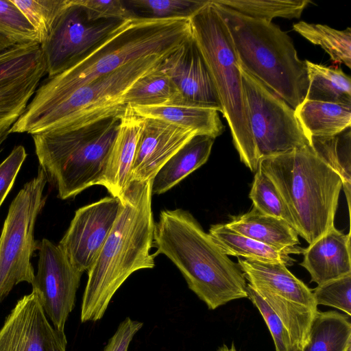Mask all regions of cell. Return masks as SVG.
<instances>
[{
  "label": "cell",
  "mask_w": 351,
  "mask_h": 351,
  "mask_svg": "<svg viewBox=\"0 0 351 351\" xmlns=\"http://www.w3.org/2000/svg\"><path fill=\"white\" fill-rule=\"evenodd\" d=\"M152 180L132 182L121 199V210L88 272L82 322L101 319L116 291L134 272L155 266L151 254L155 222Z\"/></svg>",
  "instance_id": "cell-1"
},
{
  "label": "cell",
  "mask_w": 351,
  "mask_h": 351,
  "mask_svg": "<svg viewBox=\"0 0 351 351\" xmlns=\"http://www.w3.org/2000/svg\"><path fill=\"white\" fill-rule=\"evenodd\" d=\"M153 247L154 255L169 258L208 309L247 298V283L239 265L221 252L189 211L162 210L155 223Z\"/></svg>",
  "instance_id": "cell-2"
},
{
  "label": "cell",
  "mask_w": 351,
  "mask_h": 351,
  "mask_svg": "<svg viewBox=\"0 0 351 351\" xmlns=\"http://www.w3.org/2000/svg\"><path fill=\"white\" fill-rule=\"evenodd\" d=\"M191 36L188 18L137 16L121 21L86 56L64 71L47 77L27 106L38 107L55 101L132 60L170 53Z\"/></svg>",
  "instance_id": "cell-3"
},
{
  "label": "cell",
  "mask_w": 351,
  "mask_h": 351,
  "mask_svg": "<svg viewBox=\"0 0 351 351\" xmlns=\"http://www.w3.org/2000/svg\"><path fill=\"white\" fill-rule=\"evenodd\" d=\"M258 169L273 182L292 216L295 231L309 245L335 226L341 178L311 145L266 158Z\"/></svg>",
  "instance_id": "cell-4"
},
{
  "label": "cell",
  "mask_w": 351,
  "mask_h": 351,
  "mask_svg": "<svg viewBox=\"0 0 351 351\" xmlns=\"http://www.w3.org/2000/svg\"><path fill=\"white\" fill-rule=\"evenodd\" d=\"M170 53L149 55L132 60L55 101L38 107L27 106L10 132L32 136L74 130L120 116L127 106L125 96L132 86L159 68Z\"/></svg>",
  "instance_id": "cell-5"
},
{
  "label": "cell",
  "mask_w": 351,
  "mask_h": 351,
  "mask_svg": "<svg viewBox=\"0 0 351 351\" xmlns=\"http://www.w3.org/2000/svg\"><path fill=\"white\" fill-rule=\"evenodd\" d=\"M211 2L228 27L239 66L296 109L305 99L308 77L291 38L271 22Z\"/></svg>",
  "instance_id": "cell-6"
},
{
  "label": "cell",
  "mask_w": 351,
  "mask_h": 351,
  "mask_svg": "<svg viewBox=\"0 0 351 351\" xmlns=\"http://www.w3.org/2000/svg\"><path fill=\"white\" fill-rule=\"evenodd\" d=\"M120 116L77 129L32 135L40 168L56 186L59 198L73 197L99 185Z\"/></svg>",
  "instance_id": "cell-7"
},
{
  "label": "cell",
  "mask_w": 351,
  "mask_h": 351,
  "mask_svg": "<svg viewBox=\"0 0 351 351\" xmlns=\"http://www.w3.org/2000/svg\"><path fill=\"white\" fill-rule=\"evenodd\" d=\"M191 36L212 77L223 117L241 162L258 167L242 86L241 69L228 27L211 0L189 18Z\"/></svg>",
  "instance_id": "cell-8"
},
{
  "label": "cell",
  "mask_w": 351,
  "mask_h": 351,
  "mask_svg": "<svg viewBox=\"0 0 351 351\" xmlns=\"http://www.w3.org/2000/svg\"><path fill=\"white\" fill-rule=\"evenodd\" d=\"M47 178L41 168L12 202L0 237V300L20 282L32 284L35 274L30 262L40 243L34 240L36 218L45 203Z\"/></svg>",
  "instance_id": "cell-9"
},
{
  "label": "cell",
  "mask_w": 351,
  "mask_h": 351,
  "mask_svg": "<svg viewBox=\"0 0 351 351\" xmlns=\"http://www.w3.org/2000/svg\"><path fill=\"white\" fill-rule=\"evenodd\" d=\"M240 69L257 165L266 158L311 145L295 110Z\"/></svg>",
  "instance_id": "cell-10"
},
{
  "label": "cell",
  "mask_w": 351,
  "mask_h": 351,
  "mask_svg": "<svg viewBox=\"0 0 351 351\" xmlns=\"http://www.w3.org/2000/svg\"><path fill=\"white\" fill-rule=\"evenodd\" d=\"M117 20L88 21L84 10L71 0L45 40L40 44L48 77L81 60L121 23Z\"/></svg>",
  "instance_id": "cell-11"
},
{
  "label": "cell",
  "mask_w": 351,
  "mask_h": 351,
  "mask_svg": "<svg viewBox=\"0 0 351 351\" xmlns=\"http://www.w3.org/2000/svg\"><path fill=\"white\" fill-rule=\"evenodd\" d=\"M46 73L40 45H14L0 53V137L24 112Z\"/></svg>",
  "instance_id": "cell-12"
},
{
  "label": "cell",
  "mask_w": 351,
  "mask_h": 351,
  "mask_svg": "<svg viewBox=\"0 0 351 351\" xmlns=\"http://www.w3.org/2000/svg\"><path fill=\"white\" fill-rule=\"evenodd\" d=\"M38 271L32 283L53 326L63 330L75 307L76 292L83 273L76 269L59 247L43 239L39 245Z\"/></svg>",
  "instance_id": "cell-13"
},
{
  "label": "cell",
  "mask_w": 351,
  "mask_h": 351,
  "mask_svg": "<svg viewBox=\"0 0 351 351\" xmlns=\"http://www.w3.org/2000/svg\"><path fill=\"white\" fill-rule=\"evenodd\" d=\"M122 202L105 197L77 209L58 245L71 265L88 271L110 234L121 210Z\"/></svg>",
  "instance_id": "cell-14"
},
{
  "label": "cell",
  "mask_w": 351,
  "mask_h": 351,
  "mask_svg": "<svg viewBox=\"0 0 351 351\" xmlns=\"http://www.w3.org/2000/svg\"><path fill=\"white\" fill-rule=\"evenodd\" d=\"M64 331L52 326L32 291L15 304L0 328V351H66Z\"/></svg>",
  "instance_id": "cell-15"
},
{
  "label": "cell",
  "mask_w": 351,
  "mask_h": 351,
  "mask_svg": "<svg viewBox=\"0 0 351 351\" xmlns=\"http://www.w3.org/2000/svg\"><path fill=\"white\" fill-rule=\"evenodd\" d=\"M161 69L173 82L186 103L222 113L208 68L191 36L164 59Z\"/></svg>",
  "instance_id": "cell-16"
},
{
  "label": "cell",
  "mask_w": 351,
  "mask_h": 351,
  "mask_svg": "<svg viewBox=\"0 0 351 351\" xmlns=\"http://www.w3.org/2000/svg\"><path fill=\"white\" fill-rule=\"evenodd\" d=\"M196 135L167 122L144 119L132 169V182L153 180L164 164Z\"/></svg>",
  "instance_id": "cell-17"
},
{
  "label": "cell",
  "mask_w": 351,
  "mask_h": 351,
  "mask_svg": "<svg viewBox=\"0 0 351 351\" xmlns=\"http://www.w3.org/2000/svg\"><path fill=\"white\" fill-rule=\"evenodd\" d=\"M143 121L130 105L126 106L99 183L121 201L132 184V169Z\"/></svg>",
  "instance_id": "cell-18"
},
{
  "label": "cell",
  "mask_w": 351,
  "mask_h": 351,
  "mask_svg": "<svg viewBox=\"0 0 351 351\" xmlns=\"http://www.w3.org/2000/svg\"><path fill=\"white\" fill-rule=\"evenodd\" d=\"M303 254L300 265L317 286L350 274V232L345 234L334 226L305 248Z\"/></svg>",
  "instance_id": "cell-19"
},
{
  "label": "cell",
  "mask_w": 351,
  "mask_h": 351,
  "mask_svg": "<svg viewBox=\"0 0 351 351\" xmlns=\"http://www.w3.org/2000/svg\"><path fill=\"white\" fill-rule=\"evenodd\" d=\"M238 265L253 288L269 291L315 311H318L312 290L283 263L239 258Z\"/></svg>",
  "instance_id": "cell-20"
},
{
  "label": "cell",
  "mask_w": 351,
  "mask_h": 351,
  "mask_svg": "<svg viewBox=\"0 0 351 351\" xmlns=\"http://www.w3.org/2000/svg\"><path fill=\"white\" fill-rule=\"evenodd\" d=\"M130 106L142 118L167 122L191 130L197 135H206L215 138L224 130L218 111L212 108L186 102Z\"/></svg>",
  "instance_id": "cell-21"
},
{
  "label": "cell",
  "mask_w": 351,
  "mask_h": 351,
  "mask_svg": "<svg viewBox=\"0 0 351 351\" xmlns=\"http://www.w3.org/2000/svg\"><path fill=\"white\" fill-rule=\"evenodd\" d=\"M226 225L236 232L292 254H303L297 232L283 220L261 213L255 208L234 217Z\"/></svg>",
  "instance_id": "cell-22"
},
{
  "label": "cell",
  "mask_w": 351,
  "mask_h": 351,
  "mask_svg": "<svg viewBox=\"0 0 351 351\" xmlns=\"http://www.w3.org/2000/svg\"><path fill=\"white\" fill-rule=\"evenodd\" d=\"M215 138L196 135L170 158L152 180V195H160L172 189L208 160Z\"/></svg>",
  "instance_id": "cell-23"
},
{
  "label": "cell",
  "mask_w": 351,
  "mask_h": 351,
  "mask_svg": "<svg viewBox=\"0 0 351 351\" xmlns=\"http://www.w3.org/2000/svg\"><path fill=\"white\" fill-rule=\"evenodd\" d=\"M295 112L310 138L335 135L351 128V105L304 99Z\"/></svg>",
  "instance_id": "cell-24"
},
{
  "label": "cell",
  "mask_w": 351,
  "mask_h": 351,
  "mask_svg": "<svg viewBox=\"0 0 351 351\" xmlns=\"http://www.w3.org/2000/svg\"><path fill=\"white\" fill-rule=\"evenodd\" d=\"M221 252L228 255L262 262L292 265L295 260L290 251L281 250L241 235L226 224L211 226L208 233Z\"/></svg>",
  "instance_id": "cell-25"
},
{
  "label": "cell",
  "mask_w": 351,
  "mask_h": 351,
  "mask_svg": "<svg viewBox=\"0 0 351 351\" xmlns=\"http://www.w3.org/2000/svg\"><path fill=\"white\" fill-rule=\"evenodd\" d=\"M351 346L350 316L336 311H317L308 341L302 351H346Z\"/></svg>",
  "instance_id": "cell-26"
},
{
  "label": "cell",
  "mask_w": 351,
  "mask_h": 351,
  "mask_svg": "<svg viewBox=\"0 0 351 351\" xmlns=\"http://www.w3.org/2000/svg\"><path fill=\"white\" fill-rule=\"evenodd\" d=\"M308 86L305 99L351 105V80L341 69L305 60Z\"/></svg>",
  "instance_id": "cell-27"
},
{
  "label": "cell",
  "mask_w": 351,
  "mask_h": 351,
  "mask_svg": "<svg viewBox=\"0 0 351 351\" xmlns=\"http://www.w3.org/2000/svg\"><path fill=\"white\" fill-rule=\"evenodd\" d=\"M311 145L317 156L341 178L342 187L350 215L351 130L350 128L330 136L311 137Z\"/></svg>",
  "instance_id": "cell-28"
},
{
  "label": "cell",
  "mask_w": 351,
  "mask_h": 351,
  "mask_svg": "<svg viewBox=\"0 0 351 351\" xmlns=\"http://www.w3.org/2000/svg\"><path fill=\"white\" fill-rule=\"evenodd\" d=\"M254 289L287 329L294 351H302L308 341L311 325L317 311H315L269 291Z\"/></svg>",
  "instance_id": "cell-29"
},
{
  "label": "cell",
  "mask_w": 351,
  "mask_h": 351,
  "mask_svg": "<svg viewBox=\"0 0 351 351\" xmlns=\"http://www.w3.org/2000/svg\"><path fill=\"white\" fill-rule=\"evenodd\" d=\"M161 66L132 86L125 96V105L157 106L185 102L173 82L161 69Z\"/></svg>",
  "instance_id": "cell-30"
},
{
  "label": "cell",
  "mask_w": 351,
  "mask_h": 351,
  "mask_svg": "<svg viewBox=\"0 0 351 351\" xmlns=\"http://www.w3.org/2000/svg\"><path fill=\"white\" fill-rule=\"evenodd\" d=\"M293 29L315 45L320 46L335 63L351 67V29L337 30L328 25L300 21Z\"/></svg>",
  "instance_id": "cell-31"
},
{
  "label": "cell",
  "mask_w": 351,
  "mask_h": 351,
  "mask_svg": "<svg viewBox=\"0 0 351 351\" xmlns=\"http://www.w3.org/2000/svg\"><path fill=\"white\" fill-rule=\"evenodd\" d=\"M244 16L271 22L275 18L298 19L309 0H213Z\"/></svg>",
  "instance_id": "cell-32"
},
{
  "label": "cell",
  "mask_w": 351,
  "mask_h": 351,
  "mask_svg": "<svg viewBox=\"0 0 351 351\" xmlns=\"http://www.w3.org/2000/svg\"><path fill=\"white\" fill-rule=\"evenodd\" d=\"M35 29L43 43L71 0H11Z\"/></svg>",
  "instance_id": "cell-33"
},
{
  "label": "cell",
  "mask_w": 351,
  "mask_h": 351,
  "mask_svg": "<svg viewBox=\"0 0 351 351\" xmlns=\"http://www.w3.org/2000/svg\"><path fill=\"white\" fill-rule=\"evenodd\" d=\"M249 197L259 212L283 220L295 230L292 216L277 188L260 169L255 172Z\"/></svg>",
  "instance_id": "cell-34"
},
{
  "label": "cell",
  "mask_w": 351,
  "mask_h": 351,
  "mask_svg": "<svg viewBox=\"0 0 351 351\" xmlns=\"http://www.w3.org/2000/svg\"><path fill=\"white\" fill-rule=\"evenodd\" d=\"M209 0H129L124 1L156 19L188 18L195 14Z\"/></svg>",
  "instance_id": "cell-35"
},
{
  "label": "cell",
  "mask_w": 351,
  "mask_h": 351,
  "mask_svg": "<svg viewBox=\"0 0 351 351\" xmlns=\"http://www.w3.org/2000/svg\"><path fill=\"white\" fill-rule=\"evenodd\" d=\"M0 35L16 45L38 43L35 29L11 0H0Z\"/></svg>",
  "instance_id": "cell-36"
},
{
  "label": "cell",
  "mask_w": 351,
  "mask_h": 351,
  "mask_svg": "<svg viewBox=\"0 0 351 351\" xmlns=\"http://www.w3.org/2000/svg\"><path fill=\"white\" fill-rule=\"evenodd\" d=\"M312 291L317 305L334 307L351 315V274L318 285Z\"/></svg>",
  "instance_id": "cell-37"
},
{
  "label": "cell",
  "mask_w": 351,
  "mask_h": 351,
  "mask_svg": "<svg viewBox=\"0 0 351 351\" xmlns=\"http://www.w3.org/2000/svg\"><path fill=\"white\" fill-rule=\"evenodd\" d=\"M247 298L262 315L272 337L276 351H294L287 329L265 301L250 285L247 284Z\"/></svg>",
  "instance_id": "cell-38"
},
{
  "label": "cell",
  "mask_w": 351,
  "mask_h": 351,
  "mask_svg": "<svg viewBox=\"0 0 351 351\" xmlns=\"http://www.w3.org/2000/svg\"><path fill=\"white\" fill-rule=\"evenodd\" d=\"M75 2L82 8L87 20L90 22L123 21L138 16L121 0H75Z\"/></svg>",
  "instance_id": "cell-39"
},
{
  "label": "cell",
  "mask_w": 351,
  "mask_h": 351,
  "mask_svg": "<svg viewBox=\"0 0 351 351\" xmlns=\"http://www.w3.org/2000/svg\"><path fill=\"white\" fill-rule=\"evenodd\" d=\"M27 157L23 146H15L0 164V206L11 190L16 176Z\"/></svg>",
  "instance_id": "cell-40"
},
{
  "label": "cell",
  "mask_w": 351,
  "mask_h": 351,
  "mask_svg": "<svg viewBox=\"0 0 351 351\" xmlns=\"http://www.w3.org/2000/svg\"><path fill=\"white\" fill-rule=\"evenodd\" d=\"M143 325V323L141 322L126 317L119 324L116 332L108 340L104 351H128L134 336Z\"/></svg>",
  "instance_id": "cell-41"
},
{
  "label": "cell",
  "mask_w": 351,
  "mask_h": 351,
  "mask_svg": "<svg viewBox=\"0 0 351 351\" xmlns=\"http://www.w3.org/2000/svg\"><path fill=\"white\" fill-rule=\"evenodd\" d=\"M14 45L16 44H14L7 38L0 35V53L4 51L6 49H8Z\"/></svg>",
  "instance_id": "cell-42"
},
{
  "label": "cell",
  "mask_w": 351,
  "mask_h": 351,
  "mask_svg": "<svg viewBox=\"0 0 351 351\" xmlns=\"http://www.w3.org/2000/svg\"><path fill=\"white\" fill-rule=\"evenodd\" d=\"M217 351H237V350L236 349L234 343H232L230 348H228L226 344H223L218 348Z\"/></svg>",
  "instance_id": "cell-43"
},
{
  "label": "cell",
  "mask_w": 351,
  "mask_h": 351,
  "mask_svg": "<svg viewBox=\"0 0 351 351\" xmlns=\"http://www.w3.org/2000/svg\"><path fill=\"white\" fill-rule=\"evenodd\" d=\"M8 134H4L2 136L0 137V152H1L2 150V147H1V145L3 144V143L6 140V138H8Z\"/></svg>",
  "instance_id": "cell-44"
},
{
  "label": "cell",
  "mask_w": 351,
  "mask_h": 351,
  "mask_svg": "<svg viewBox=\"0 0 351 351\" xmlns=\"http://www.w3.org/2000/svg\"><path fill=\"white\" fill-rule=\"evenodd\" d=\"M346 351H351V346H350Z\"/></svg>",
  "instance_id": "cell-45"
}]
</instances>
